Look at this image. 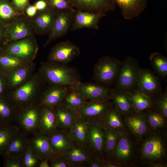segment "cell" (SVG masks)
Listing matches in <instances>:
<instances>
[{"instance_id": "f546056e", "label": "cell", "mask_w": 167, "mask_h": 167, "mask_svg": "<svg viewBox=\"0 0 167 167\" xmlns=\"http://www.w3.org/2000/svg\"><path fill=\"white\" fill-rule=\"evenodd\" d=\"M54 108L58 129L69 131L78 119V115L68 109L63 103Z\"/></svg>"}, {"instance_id": "603a6c76", "label": "cell", "mask_w": 167, "mask_h": 167, "mask_svg": "<svg viewBox=\"0 0 167 167\" xmlns=\"http://www.w3.org/2000/svg\"><path fill=\"white\" fill-rule=\"evenodd\" d=\"M133 152L132 144L126 133H121L109 160L120 164L130 160Z\"/></svg>"}, {"instance_id": "d4e9b609", "label": "cell", "mask_w": 167, "mask_h": 167, "mask_svg": "<svg viewBox=\"0 0 167 167\" xmlns=\"http://www.w3.org/2000/svg\"><path fill=\"white\" fill-rule=\"evenodd\" d=\"M53 153L63 154L74 143L68 131L58 129L48 136Z\"/></svg>"}, {"instance_id": "d6986e66", "label": "cell", "mask_w": 167, "mask_h": 167, "mask_svg": "<svg viewBox=\"0 0 167 167\" xmlns=\"http://www.w3.org/2000/svg\"><path fill=\"white\" fill-rule=\"evenodd\" d=\"M28 145L41 161L49 158L53 154L48 136L40 132L28 137Z\"/></svg>"}, {"instance_id": "9f6ffc18", "label": "cell", "mask_w": 167, "mask_h": 167, "mask_svg": "<svg viewBox=\"0 0 167 167\" xmlns=\"http://www.w3.org/2000/svg\"></svg>"}, {"instance_id": "30bf717a", "label": "cell", "mask_w": 167, "mask_h": 167, "mask_svg": "<svg viewBox=\"0 0 167 167\" xmlns=\"http://www.w3.org/2000/svg\"><path fill=\"white\" fill-rule=\"evenodd\" d=\"M34 35L29 18L25 14L22 15L6 26L4 45Z\"/></svg>"}, {"instance_id": "ba28073f", "label": "cell", "mask_w": 167, "mask_h": 167, "mask_svg": "<svg viewBox=\"0 0 167 167\" xmlns=\"http://www.w3.org/2000/svg\"><path fill=\"white\" fill-rule=\"evenodd\" d=\"M113 106L110 98L89 101L77 115L88 123H99Z\"/></svg>"}, {"instance_id": "6da1fadb", "label": "cell", "mask_w": 167, "mask_h": 167, "mask_svg": "<svg viewBox=\"0 0 167 167\" xmlns=\"http://www.w3.org/2000/svg\"><path fill=\"white\" fill-rule=\"evenodd\" d=\"M47 83L38 72H35L24 83L10 91L6 97L17 109L39 101Z\"/></svg>"}, {"instance_id": "681fc988", "label": "cell", "mask_w": 167, "mask_h": 167, "mask_svg": "<svg viewBox=\"0 0 167 167\" xmlns=\"http://www.w3.org/2000/svg\"><path fill=\"white\" fill-rule=\"evenodd\" d=\"M37 11L36 8L34 5L29 4L25 9V13L28 18H31L36 15Z\"/></svg>"}, {"instance_id": "cb8c5ba5", "label": "cell", "mask_w": 167, "mask_h": 167, "mask_svg": "<svg viewBox=\"0 0 167 167\" xmlns=\"http://www.w3.org/2000/svg\"><path fill=\"white\" fill-rule=\"evenodd\" d=\"M149 0H114L125 19L136 17L147 7Z\"/></svg>"}, {"instance_id": "484cf974", "label": "cell", "mask_w": 167, "mask_h": 167, "mask_svg": "<svg viewBox=\"0 0 167 167\" xmlns=\"http://www.w3.org/2000/svg\"><path fill=\"white\" fill-rule=\"evenodd\" d=\"M122 115L113 106L107 111L99 124L103 128H107L120 133H126Z\"/></svg>"}, {"instance_id": "7402d4cb", "label": "cell", "mask_w": 167, "mask_h": 167, "mask_svg": "<svg viewBox=\"0 0 167 167\" xmlns=\"http://www.w3.org/2000/svg\"><path fill=\"white\" fill-rule=\"evenodd\" d=\"M76 87L82 96L88 101L110 98L111 89L106 85L98 83L81 82Z\"/></svg>"}, {"instance_id": "4fadbf2b", "label": "cell", "mask_w": 167, "mask_h": 167, "mask_svg": "<svg viewBox=\"0 0 167 167\" xmlns=\"http://www.w3.org/2000/svg\"><path fill=\"white\" fill-rule=\"evenodd\" d=\"M80 54V49L77 46L70 41H65L52 48L47 59L50 61L67 64Z\"/></svg>"}, {"instance_id": "ee69618b", "label": "cell", "mask_w": 167, "mask_h": 167, "mask_svg": "<svg viewBox=\"0 0 167 167\" xmlns=\"http://www.w3.org/2000/svg\"><path fill=\"white\" fill-rule=\"evenodd\" d=\"M50 167H70L63 155L53 153L49 159Z\"/></svg>"}, {"instance_id": "d6a6232c", "label": "cell", "mask_w": 167, "mask_h": 167, "mask_svg": "<svg viewBox=\"0 0 167 167\" xmlns=\"http://www.w3.org/2000/svg\"><path fill=\"white\" fill-rule=\"evenodd\" d=\"M17 111L6 97L0 96V125L15 123Z\"/></svg>"}, {"instance_id": "8fae6325", "label": "cell", "mask_w": 167, "mask_h": 167, "mask_svg": "<svg viewBox=\"0 0 167 167\" xmlns=\"http://www.w3.org/2000/svg\"><path fill=\"white\" fill-rule=\"evenodd\" d=\"M105 133L103 129L97 123H88L86 146L92 155L103 161Z\"/></svg>"}, {"instance_id": "52a82bcc", "label": "cell", "mask_w": 167, "mask_h": 167, "mask_svg": "<svg viewBox=\"0 0 167 167\" xmlns=\"http://www.w3.org/2000/svg\"><path fill=\"white\" fill-rule=\"evenodd\" d=\"M164 140L158 134H148L143 141L141 149L143 158L153 164L159 162L166 156Z\"/></svg>"}, {"instance_id": "8d00e7d4", "label": "cell", "mask_w": 167, "mask_h": 167, "mask_svg": "<svg viewBox=\"0 0 167 167\" xmlns=\"http://www.w3.org/2000/svg\"><path fill=\"white\" fill-rule=\"evenodd\" d=\"M32 62L23 60L2 52L0 53V71L6 74L16 68Z\"/></svg>"}, {"instance_id": "1f68e13d", "label": "cell", "mask_w": 167, "mask_h": 167, "mask_svg": "<svg viewBox=\"0 0 167 167\" xmlns=\"http://www.w3.org/2000/svg\"><path fill=\"white\" fill-rule=\"evenodd\" d=\"M88 130V123L79 117L69 132L74 143L86 146Z\"/></svg>"}, {"instance_id": "c3c4849f", "label": "cell", "mask_w": 167, "mask_h": 167, "mask_svg": "<svg viewBox=\"0 0 167 167\" xmlns=\"http://www.w3.org/2000/svg\"><path fill=\"white\" fill-rule=\"evenodd\" d=\"M87 167H103V161L92 155L88 162Z\"/></svg>"}, {"instance_id": "b9f144b4", "label": "cell", "mask_w": 167, "mask_h": 167, "mask_svg": "<svg viewBox=\"0 0 167 167\" xmlns=\"http://www.w3.org/2000/svg\"><path fill=\"white\" fill-rule=\"evenodd\" d=\"M24 167H38L40 160L28 147L23 155Z\"/></svg>"}, {"instance_id": "f6af8a7d", "label": "cell", "mask_w": 167, "mask_h": 167, "mask_svg": "<svg viewBox=\"0 0 167 167\" xmlns=\"http://www.w3.org/2000/svg\"><path fill=\"white\" fill-rule=\"evenodd\" d=\"M4 158V167H24L23 156H10Z\"/></svg>"}, {"instance_id": "d590c367", "label": "cell", "mask_w": 167, "mask_h": 167, "mask_svg": "<svg viewBox=\"0 0 167 167\" xmlns=\"http://www.w3.org/2000/svg\"><path fill=\"white\" fill-rule=\"evenodd\" d=\"M103 129L105 133L104 161L109 160L121 133L110 129Z\"/></svg>"}, {"instance_id": "4316f807", "label": "cell", "mask_w": 167, "mask_h": 167, "mask_svg": "<svg viewBox=\"0 0 167 167\" xmlns=\"http://www.w3.org/2000/svg\"><path fill=\"white\" fill-rule=\"evenodd\" d=\"M28 135L21 129L7 146L2 155L3 158L23 156L28 147Z\"/></svg>"}, {"instance_id": "9c48e42d", "label": "cell", "mask_w": 167, "mask_h": 167, "mask_svg": "<svg viewBox=\"0 0 167 167\" xmlns=\"http://www.w3.org/2000/svg\"><path fill=\"white\" fill-rule=\"evenodd\" d=\"M76 9L58 11L47 40L44 45L46 47L50 43L57 38L64 36L71 29Z\"/></svg>"}, {"instance_id": "ffe728a7", "label": "cell", "mask_w": 167, "mask_h": 167, "mask_svg": "<svg viewBox=\"0 0 167 167\" xmlns=\"http://www.w3.org/2000/svg\"><path fill=\"white\" fill-rule=\"evenodd\" d=\"M124 116L125 124L138 140L141 139L149 134L151 128L142 112H135Z\"/></svg>"}, {"instance_id": "db71d44e", "label": "cell", "mask_w": 167, "mask_h": 167, "mask_svg": "<svg viewBox=\"0 0 167 167\" xmlns=\"http://www.w3.org/2000/svg\"><path fill=\"white\" fill-rule=\"evenodd\" d=\"M49 158L41 161L38 167H50L49 164Z\"/></svg>"}, {"instance_id": "f1b7e54d", "label": "cell", "mask_w": 167, "mask_h": 167, "mask_svg": "<svg viewBox=\"0 0 167 167\" xmlns=\"http://www.w3.org/2000/svg\"><path fill=\"white\" fill-rule=\"evenodd\" d=\"M110 98L113 106L122 115H130L135 112L132 102L127 92L111 89Z\"/></svg>"}, {"instance_id": "e0dca14e", "label": "cell", "mask_w": 167, "mask_h": 167, "mask_svg": "<svg viewBox=\"0 0 167 167\" xmlns=\"http://www.w3.org/2000/svg\"><path fill=\"white\" fill-rule=\"evenodd\" d=\"M68 87L47 84L40 98L39 104L54 108L63 103Z\"/></svg>"}, {"instance_id": "7c38bea8", "label": "cell", "mask_w": 167, "mask_h": 167, "mask_svg": "<svg viewBox=\"0 0 167 167\" xmlns=\"http://www.w3.org/2000/svg\"><path fill=\"white\" fill-rule=\"evenodd\" d=\"M136 91L152 99L161 92L159 78L147 69H141L137 80Z\"/></svg>"}, {"instance_id": "74e56055", "label": "cell", "mask_w": 167, "mask_h": 167, "mask_svg": "<svg viewBox=\"0 0 167 167\" xmlns=\"http://www.w3.org/2000/svg\"><path fill=\"white\" fill-rule=\"evenodd\" d=\"M127 93L132 102L135 112L141 113L152 108L153 101L150 98L136 91Z\"/></svg>"}, {"instance_id": "5bb4252c", "label": "cell", "mask_w": 167, "mask_h": 167, "mask_svg": "<svg viewBox=\"0 0 167 167\" xmlns=\"http://www.w3.org/2000/svg\"><path fill=\"white\" fill-rule=\"evenodd\" d=\"M58 11L50 7L29 18L35 34L44 35L49 34L51 29Z\"/></svg>"}, {"instance_id": "277c9868", "label": "cell", "mask_w": 167, "mask_h": 167, "mask_svg": "<svg viewBox=\"0 0 167 167\" xmlns=\"http://www.w3.org/2000/svg\"><path fill=\"white\" fill-rule=\"evenodd\" d=\"M38 50V45L34 35L6 44L3 46L2 53L23 60L32 62Z\"/></svg>"}, {"instance_id": "bcb514c9", "label": "cell", "mask_w": 167, "mask_h": 167, "mask_svg": "<svg viewBox=\"0 0 167 167\" xmlns=\"http://www.w3.org/2000/svg\"><path fill=\"white\" fill-rule=\"evenodd\" d=\"M9 92L6 75L0 71V96L6 97Z\"/></svg>"}, {"instance_id": "f5cc1de1", "label": "cell", "mask_w": 167, "mask_h": 167, "mask_svg": "<svg viewBox=\"0 0 167 167\" xmlns=\"http://www.w3.org/2000/svg\"><path fill=\"white\" fill-rule=\"evenodd\" d=\"M121 166L120 164L114 161L109 160L103 161V167H118Z\"/></svg>"}, {"instance_id": "4dcf8cb0", "label": "cell", "mask_w": 167, "mask_h": 167, "mask_svg": "<svg viewBox=\"0 0 167 167\" xmlns=\"http://www.w3.org/2000/svg\"><path fill=\"white\" fill-rule=\"evenodd\" d=\"M88 101L81 95L76 87H68L63 104L68 109L77 114Z\"/></svg>"}, {"instance_id": "11a10c76", "label": "cell", "mask_w": 167, "mask_h": 167, "mask_svg": "<svg viewBox=\"0 0 167 167\" xmlns=\"http://www.w3.org/2000/svg\"><path fill=\"white\" fill-rule=\"evenodd\" d=\"M3 46L0 45V53L2 52Z\"/></svg>"}, {"instance_id": "60d3db41", "label": "cell", "mask_w": 167, "mask_h": 167, "mask_svg": "<svg viewBox=\"0 0 167 167\" xmlns=\"http://www.w3.org/2000/svg\"><path fill=\"white\" fill-rule=\"evenodd\" d=\"M153 109L157 113L167 118V90L156 96L152 99Z\"/></svg>"}, {"instance_id": "5b68a950", "label": "cell", "mask_w": 167, "mask_h": 167, "mask_svg": "<svg viewBox=\"0 0 167 167\" xmlns=\"http://www.w3.org/2000/svg\"><path fill=\"white\" fill-rule=\"evenodd\" d=\"M121 63L117 58L110 56L102 57L95 66L93 79L97 83L105 85L115 84L118 77Z\"/></svg>"}, {"instance_id": "ac0fdd59", "label": "cell", "mask_w": 167, "mask_h": 167, "mask_svg": "<svg viewBox=\"0 0 167 167\" xmlns=\"http://www.w3.org/2000/svg\"><path fill=\"white\" fill-rule=\"evenodd\" d=\"M76 10L105 14L114 10L116 5L114 0H69Z\"/></svg>"}, {"instance_id": "836d02e7", "label": "cell", "mask_w": 167, "mask_h": 167, "mask_svg": "<svg viewBox=\"0 0 167 167\" xmlns=\"http://www.w3.org/2000/svg\"><path fill=\"white\" fill-rule=\"evenodd\" d=\"M23 15L25 14L19 11L11 0H0V21L6 26Z\"/></svg>"}, {"instance_id": "e575fe53", "label": "cell", "mask_w": 167, "mask_h": 167, "mask_svg": "<svg viewBox=\"0 0 167 167\" xmlns=\"http://www.w3.org/2000/svg\"><path fill=\"white\" fill-rule=\"evenodd\" d=\"M21 130L15 123L0 125V155H2L9 143Z\"/></svg>"}, {"instance_id": "44dd1931", "label": "cell", "mask_w": 167, "mask_h": 167, "mask_svg": "<svg viewBox=\"0 0 167 167\" xmlns=\"http://www.w3.org/2000/svg\"><path fill=\"white\" fill-rule=\"evenodd\" d=\"M63 155L70 167H87L92 155L86 146L75 143Z\"/></svg>"}, {"instance_id": "7bdbcfd3", "label": "cell", "mask_w": 167, "mask_h": 167, "mask_svg": "<svg viewBox=\"0 0 167 167\" xmlns=\"http://www.w3.org/2000/svg\"><path fill=\"white\" fill-rule=\"evenodd\" d=\"M49 6L57 11L75 9L69 0H47Z\"/></svg>"}, {"instance_id": "f907efd6", "label": "cell", "mask_w": 167, "mask_h": 167, "mask_svg": "<svg viewBox=\"0 0 167 167\" xmlns=\"http://www.w3.org/2000/svg\"><path fill=\"white\" fill-rule=\"evenodd\" d=\"M34 5L38 11L44 10L49 7L47 0H39L36 2Z\"/></svg>"}, {"instance_id": "2e32d148", "label": "cell", "mask_w": 167, "mask_h": 167, "mask_svg": "<svg viewBox=\"0 0 167 167\" xmlns=\"http://www.w3.org/2000/svg\"><path fill=\"white\" fill-rule=\"evenodd\" d=\"M105 15L100 13L76 10L70 30L74 31L83 28L98 29L99 22Z\"/></svg>"}, {"instance_id": "816d5d0a", "label": "cell", "mask_w": 167, "mask_h": 167, "mask_svg": "<svg viewBox=\"0 0 167 167\" xmlns=\"http://www.w3.org/2000/svg\"><path fill=\"white\" fill-rule=\"evenodd\" d=\"M6 26L0 21V45L4 46L5 41Z\"/></svg>"}, {"instance_id": "3957f363", "label": "cell", "mask_w": 167, "mask_h": 167, "mask_svg": "<svg viewBox=\"0 0 167 167\" xmlns=\"http://www.w3.org/2000/svg\"><path fill=\"white\" fill-rule=\"evenodd\" d=\"M137 61L129 56L121 63L113 90L127 93L136 91L137 80L141 70Z\"/></svg>"}, {"instance_id": "83f0119b", "label": "cell", "mask_w": 167, "mask_h": 167, "mask_svg": "<svg viewBox=\"0 0 167 167\" xmlns=\"http://www.w3.org/2000/svg\"><path fill=\"white\" fill-rule=\"evenodd\" d=\"M58 129L54 108L41 106L40 132L49 136Z\"/></svg>"}, {"instance_id": "8992f818", "label": "cell", "mask_w": 167, "mask_h": 167, "mask_svg": "<svg viewBox=\"0 0 167 167\" xmlns=\"http://www.w3.org/2000/svg\"><path fill=\"white\" fill-rule=\"evenodd\" d=\"M41 106L36 103L17 109L15 122L28 135L40 132Z\"/></svg>"}, {"instance_id": "7dc6e473", "label": "cell", "mask_w": 167, "mask_h": 167, "mask_svg": "<svg viewBox=\"0 0 167 167\" xmlns=\"http://www.w3.org/2000/svg\"><path fill=\"white\" fill-rule=\"evenodd\" d=\"M16 9L22 13H25L26 7L29 5V0H11Z\"/></svg>"}, {"instance_id": "f35d334b", "label": "cell", "mask_w": 167, "mask_h": 167, "mask_svg": "<svg viewBox=\"0 0 167 167\" xmlns=\"http://www.w3.org/2000/svg\"><path fill=\"white\" fill-rule=\"evenodd\" d=\"M150 128L154 131L163 128L166 124V118L152 108L142 112Z\"/></svg>"}, {"instance_id": "9a60e30c", "label": "cell", "mask_w": 167, "mask_h": 167, "mask_svg": "<svg viewBox=\"0 0 167 167\" xmlns=\"http://www.w3.org/2000/svg\"><path fill=\"white\" fill-rule=\"evenodd\" d=\"M36 70L35 64L32 62L5 74L9 92L26 82L34 73Z\"/></svg>"}, {"instance_id": "7a4b0ae2", "label": "cell", "mask_w": 167, "mask_h": 167, "mask_svg": "<svg viewBox=\"0 0 167 167\" xmlns=\"http://www.w3.org/2000/svg\"><path fill=\"white\" fill-rule=\"evenodd\" d=\"M38 72L47 84L76 87L81 82L76 69L67 65L47 61L42 62Z\"/></svg>"}, {"instance_id": "ab89813d", "label": "cell", "mask_w": 167, "mask_h": 167, "mask_svg": "<svg viewBox=\"0 0 167 167\" xmlns=\"http://www.w3.org/2000/svg\"><path fill=\"white\" fill-rule=\"evenodd\" d=\"M149 60L156 74L162 78L167 75V58L158 52L152 54Z\"/></svg>"}]
</instances>
